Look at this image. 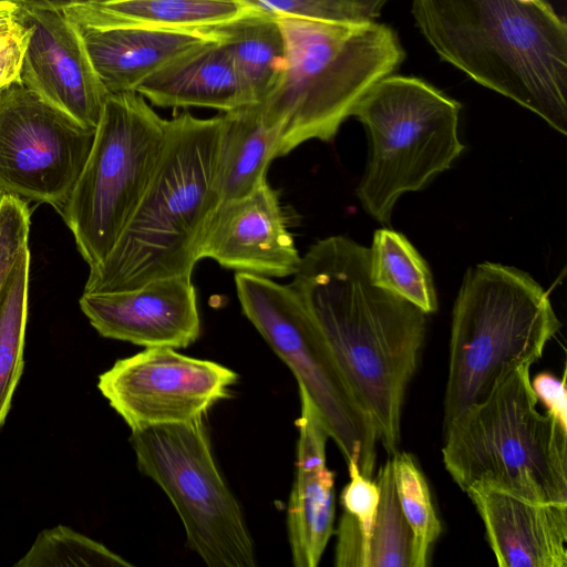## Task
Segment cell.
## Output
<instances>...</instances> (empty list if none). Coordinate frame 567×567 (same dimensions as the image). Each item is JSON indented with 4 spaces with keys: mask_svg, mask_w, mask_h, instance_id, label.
<instances>
[{
    "mask_svg": "<svg viewBox=\"0 0 567 567\" xmlns=\"http://www.w3.org/2000/svg\"><path fill=\"white\" fill-rule=\"evenodd\" d=\"M197 256L267 278L292 276L301 261L279 193L267 179L243 197L217 204L204 226Z\"/></svg>",
    "mask_w": 567,
    "mask_h": 567,
    "instance_id": "cell-14",
    "label": "cell"
},
{
    "mask_svg": "<svg viewBox=\"0 0 567 567\" xmlns=\"http://www.w3.org/2000/svg\"><path fill=\"white\" fill-rule=\"evenodd\" d=\"M30 251L25 248L0 292V427L23 370Z\"/></svg>",
    "mask_w": 567,
    "mask_h": 567,
    "instance_id": "cell-24",
    "label": "cell"
},
{
    "mask_svg": "<svg viewBox=\"0 0 567 567\" xmlns=\"http://www.w3.org/2000/svg\"><path fill=\"white\" fill-rule=\"evenodd\" d=\"M369 249V276L374 286L408 300L426 315L437 310L430 269L404 235L378 229Z\"/></svg>",
    "mask_w": 567,
    "mask_h": 567,
    "instance_id": "cell-23",
    "label": "cell"
},
{
    "mask_svg": "<svg viewBox=\"0 0 567 567\" xmlns=\"http://www.w3.org/2000/svg\"><path fill=\"white\" fill-rule=\"evenodd\" d=\"M29 35L19 80L86 128L95 130L109 95L63 11L19 4Z\"/></svg>",
    "mask_w": 567,
    "mask_h": 567,
    "instance_id": "cell-13",
    "label": "cell"
},
{
    "mask_svg": "<svg viewBox=\"0 0 567 567\" xmlns=\"http://www.w3.org/2000/svg\"><path fill=\"white\" fill-rule=\"evenodd\" d=\"M441 60L567 134V24L545 0H412Z\"/></svg>",
    "mask_w": 567,
    "mask_h": 567,
    "instance_id": "cell-2",
    "label": "cell"
},
{
    "mask_svg": "<svg viewBox=\"0 0 567 567\" xmlns=\"http://www.w3.org/2000/svg\"><path fill=\"white\" fill-rule=\"evenodd\" d=\"M537 400H540L547 413L567 430L566 373L561 379L543 372L530 380Z\"/></svg>",
    "mask_w": 567,
    "mask_h": 567,
    "instance_id": "cell-31",
    "label": "cell"
},
{
    "mask_svg": "<svg viewBox=\"0 0 567 567\" xmlns=\"http://www.w3.org/2000/svg\"><path fill=\"white\" fill-rule=\"evenodd\" d=\"M166 131L167 120L136 91L107 95L87 159L58 210L89 266L115 245L154 174Z\"/></svg>",
    "mask_w": 567,
    "mask_h": 567,
    "instance_id": "cell-8",
    "label": "cell"
},
{
    "mask_svg": "<svg viewBox=\"0 0 567 567\" xmlns=\"http://www.w3.org/2000/svg\"><path fill=\"white\" fill-rule=\"evenodd\" d=\"M559 328L548 293L527 272L489 261L470 268L453 308L443 426L514 369L533 365Z\"/></svg>",
    "mask_w": 567,
    "mask_h": 567,
    "instance_id": "cell-6",
    "label": "cell"
},
{
    "mask_svg": "<svg viewBox=\"0 0 567 567\" xmlns=\"http://www.w3.org/2000/svg\"><path fill=\"white\" fill-rule=\"evenodd\" d=\"M394 484L402 513L413 535V567H425L432 546L442 532L427 481L415 457L408 452L391 454Z\"/></svg>",
    "mask_w": 567,
    "mask_h": 567,
    "instance_id": "cell-26",
    "label": "cell"
},
{
    "mask_svg": "<svg viewBox=\"0 0 567 567\" xmlns=\"http://www.w3.org/2000/svg\"><path fill=\"white\" fill-rule=\"evenodd\" d=\"M19 4L0 0V90L19 79L28 28L18 18Z\"/></svg>",
    "mask_w": 567,
    "mask_h": 567,
    "instance_id": "cell-30",
    "label": "cell"
},
{
    "mask_svg": "<svg viewBox=\"0 0 567 567\" xmlns=\"http://www.w3.org/2000/svg\"><path fill=\"white\" fill-rule=\"evenodd\" d=\"M71 22L109 94L135 91L143 80L177 55L217 39L212 30L96 28Z\"/></svg>",
    "mask_w": 567,
    "mask_h": 567,
    "instance_id": "cell-18",
    "label": "cell"
},
{
    "mask_svg": "<svg viewBox=\"0 0 567 567\" xmlns=\"http://www.w3.org/2000/svg\"><path fill=\"white\" fill-rule=\"evenodd\" d=\"M80 308L102 337L144 348L184 349L200 334L192 275L156 279L131 290L83 293Z\"/></svg>",
    "mask_w": 567,
    "mask_h": 567,
    "instance_id": "cell-15",
    "label": "cell"
},
{
    "mask_svg": "<svg viewBox=\"0 0 567 567\" xmlns=\"http://www.w3.org/2000/svg\"><path fill=\"white\" fill-rule=\"evenodd\" d=\"M465 493L498 566H567V504L534 502L485 486Z\"/></svg>",
    "mask_w": 567,
    "mask_h": 567,
    "instance_id": "cell-17",
    "label": "cell"
},
{
    "mask_svg": "<svg viewBox=\"0 0 567 567\" xmlns=\"http://www.w3.org/2000/svg\"><path fill=\"white\" fill-rule=\"evenodd\" d=\"M257 9L249 0H118L63 12L73 22L96 28L209 30Z\"/></svg>",
    "mask_w": 567,
    "mask_h": 567,
    "instance_id": "cell-20",
    "label": "cell"
},
{
    "mask_svg": "<svg viewBox=\"0 0 567 567\" xmlns=\"http://www.w3.org/2000/svg\"><path fill=\"white\" fill-rule=\"evenodd\" d=\"M18 4L38 10H56L64 11L72 8L104 4L118 0H13Z\"/></svg>",
    "mask_w": 567,
    "mask_h": 567,
    "instance_id": "cell-32",
    "label": "cell"
},
{
    "mask_svg": "<svg viewBox=\"0 0 567 567\" xmlns=\"http://www.w3.org/2000/svg\"><path fill=\"white\" fill-rule=\"evenodd\" d=\"M135 91L161 107H208L224 113L257 103L218 39L177 55L143 80Z\"/></svg>",
    "mask_w": 567,
    "mask_h": 567,
    "instance_id": "cell-19",
    "label": "cell"
},
{
    "mask_svg": "<svg viewBox=\"0 0 567 567\" xmlns=\"http://www.w3.org/2000/svg\"><path fill=\"white\" fill-rule=\"evenodd\" d=\"M30 217L27 200L0 194V292L21 252L29 248Z\"/></svg>",
    "mask_w": 567,
    "mask_h": 567,
    "instance_id": "cell-29",
    "label": "cell"
},
{
    "mask_svg": "<svg viewBox=\"0 0 567 567\" xmlns=\"http://www.w3.org/2000/svg\"><path fill=\"white\" fill-rule=\"evenodd\" d=\"M530 367L514 369L443 426V464L464 492L485 486L567 504V430L538 411Z\"/></svg>",
    "mask_w": 567,
    "mask_h": 567,
    "instance_id": "cell-5",
    "label": "cell"
},
{
    "mask_svg": "<svg viewBox=\"0 0 567 567\" xmlns=\"http://www.w3.org/2000/svg\"><path fill=\"white\" fill-rule=\"evenodd\" d=\"M279 157V132L264 116L260 103L221 114L216 171L219 202L243 197L266 179L272 159Z\"/></svg>",
    "mask_w": 567,
    "mask_h": 567,
    "instance_id": "cell-21",
    "label": "cell"
},
{
    "mask_svg": "<svg viewBox=\"0 0 567 567\" xmlns=\"http://www.w3.org/2000/svg\"><path fill=\"white\" fill-rule=\"evenodd\" d=\"M235 285L243 313L308 394L346 463L372 478L375 427L302 300L290 285L262 276L236 272Z\"/></svg>",
    "mask_w": 567,
    "mask_h": 567,
    "instance_id": "cell-9",
    "label": "cell"
},
{
    "mask_svg": "<svg viewBox=\"0 0 567 567\" xmlns=\"http://www.w3.org/2000/svg\"><path fill=\"white\" fill-rule=\"evenodd\" d=\"M238 381L234 370L167 347L118 359L97 388L131 431L204 419Z\"/></svg>",
    "mask_w": 567,
    "mask_h": 567,
    "instance_id": "cell-12",
    "label": "cell"
},
{
    "mask_svg": "<svg viewBox=\"0 0 567 567\" xmlns=\"http://www.w3.org/2000/svg\"><path fill=\"white\" fill-rule=\"evenodd\" d=\"M94 133L19 79L4 86L0 90V194L59 210L87 159Z\"/></svg>",
    "mask_w": 567,
    "mask_h": 567,
    "instance_id": "cell-11",
    "label": "cell"
},
{
    "mask_svg": "<svg viewBox=\"0 0 567 567\" xmlns=\"http://www.w3.org/2000/svg\"><path fill=\"white\" fill-rule=\"evenodd\" d=\"M375 482L379 505L361 567H413V535L396 495L392 457L380 467Z\"/></svg>",
    "mask_w": 567,
    "mask_h": 567,
    "instance_id": "cell-25",
    "label": "cell"
},
{
    "mask_svg": "<svg viewBox=\"0 0 567 567\" xmlns=\"http://www.w3.org/2000/svg\"><path fill=\"white\" fill-rule=\"evenodd\" d=\"M299 398L296 473L287 506V535L293 566L317 567L334 533V473L327 466L328 432L302 389Z\"/></svg>",
    "mask_w": 567,
    "mask_h": 567,
    "instance_id": "cell-16",
    "label": "cell"
},
{
    "mask_svg": "<svg viewBox=\"0 0 567 567\" xmlns=\"http://www.w3.org/2000/svg\"><path fill=\"white\" fill-rule=\"evenodd\" d=\"M260 9L286 18L324 22L374 21L390 0H249Z\"/></svg>",
    "mask_w": 567,
    "mask_h": 567,
    "instance_id": "cell-28",
    "label": "cell"
},
{
    "mask_svg": "<svg viewBox=\"0 0 567 567\" xmlns=\"http://www.w3.org/2000/svg\"><path fill=\"white\" fill-rule=\"evenodd\" d=\"M523 1H526V2H532V1H537V0H523Z\"/></svg>",
    "mask_w": 567,
    "mask_h": 567,
    "instance_id": "cell-33",
    "label": "cell"
},
{
    "mask_svg": "<svg viewBox=\"0 0 567 567\" xmlns=\"http://www.w3.org/2000/svg\"><path fill=\"white\" fill-rule=\"evenodd\" d=\"M131 432L137 467L167 495L188 547L208 567H256L252 536L216 463L204 420Z\"/></svg>",
    "mask_w": 567,
    "mask_h": 567,
    "instance_id": "cell-10",
    "label": "cell"
},
{
    "mask_svg": "<svg viewBox=\"0 0 567 567\" xmlns=\"http://www.w3.org/2000/svg\"><path fill=\"white\" fill-rule=\"evenodd\" d=\"M221 115L189 112L167 120L154 174L110 252L90 272L83 293L116 292L192 275L204 226L219 203L216 171Z\"/></svg>",
    "mask_w": 567,
    "mask_h": 567,
    "instance_id": "cell-3",
    "label": "cell"
},
{
    "mask_svg": "<svg viewBox=\"0 0 567 567\" xmlns=\"http://www.w3.org/2000/svg\"><path fill=\"white\" fill-rule=\"evenodd\" d=\"M286 68L261 101L279 132V157L310 140L330 142L363 94L405 59L396 32L384 23L324 22L277 17Z\"/></svg>",
    "mask_w": 567,
    "mask_h": 567,
    "instance_id": "cell-4",
    "label": "cell"
},
{
    "mask_svg": "<svg viewBox=\"0 0 567 567\" xmlns=\"http://www.w3.org/2000/svg\"><path fill=\"white\" fill-rule=\"evenodd\" d=\"M17 567H132L133 565L103 544L58 525L42 530Z\"/></svg>",
    "mask_w": 567,
    "mask_h": 567,
    "instance_id": "cell-27",
    "label": "cell"
},
{
    "mask_svg": "<svg viewBox=\"0 0 567 567\" xmlns=\"http://www.w3.org/2000/svg\"><path fill=\"white\" fill-rule=\"evenodd\" d=\"M370 249L344 236L310 246L289 284L321 329L378 441L398 452L409 383L426 331V313L374 286Z\"/></svg>",
    "mask_w": 567,
    "mask_h": 567,
    "instance_id": "cell-1",
    "label": "cell"
},
{
    "mask_svg": "<svg viewBox=\"0 0 567 567\" xmlns=\"http://www.w3.org/2000/svg\"><path fill=\"white\" fill-rule=\"evenodd\" d=\"M461 109L456 100L415 76L388 75L363 94L351 114L370 141L357 196L372 218L386 224L402 194L423 189L461 155Z\"/></svg>",
    "mask_w": 567,
    "mask_h": 567,
    "instance_id": "cell-7",
    "label": "cell"
},
{
    "mask_svg": "<svg viewBox=\"0 0 567 567\" xmlns=\"http://www.w3.org/2000/svg\"><path fill=\"white\" fill-rule=\"evenodd\" d=\"M209 30L229 51L255 101L261 102L286 68L285 39L278 18L257 9Z\"/></svg>",
    "mask_w": 567,
    "mask_h": 567,
    "instance_id": "cell-22",
    "label": "cell"
}]
</instances>
